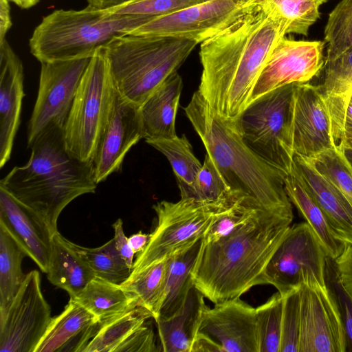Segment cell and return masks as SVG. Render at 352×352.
<instances>
[{"label":"cell","instance_id":"33","mask_svg":"<svg viewBox=\"0 0 352 352\" xmlns=\"http://www.w3.org/2000/svg\"><path fill=\"white\" fill-rule=\"evenodd\" d=\"M25 250L0 225V307L7 306L16 295L25 274L22 262Z\"/></svg>","mask_w":352,"mask_h":352},{"label":"cell","instance_id":"44","mask_svg":"<svg viewBox=\"0 0 352 352\" xmlns=\"http://www.w3.org/2000/svg\"><path fill=\"white\" fill-rule=\"evenodd\" d=\"M157 352L160 351L157 344L155 333L148 320L129 336L115 352Z\"/></svg>","mask_w":352,"mask_h":352},{"label":"cell","instance_id":"49","mask_svg":"<svg viewBox=\"0 0 352 352\" xmlns=\"http://www.w3.org/2000/svg\"><path fill=\"white\" fill-rule=\"evenodd\" d=\"M344 149L352 150V104L349 103L344 118L340 144Z\"/></svg>","mask_w":352,"mask_h":352},{"label":"cell","instance_id":"18","mask_svg":"<svg viewBox=\"0 0 352 352\" xmlns=\"http://www.w3.org/2000/svg\"><path fill=\"white\" fill-rule=\"evenodd\" d=\"M200 331L215 340L224 352H258L256 308L240 298L207 307Z\"/></svg>","mask_w":352,"mask_h":352},{"label":"cell","instance_id":"56","mask_svg":"<svg viewBox=\"0 0 352 352\" xmlns=\"http://www.w3.org/2000/svg\"><path fill=\"white\" fill-rule=\"evenodd\" d=\"M350 104H352V96H351V100H350Z\"/></svg>","mask_w":352,"mask_h":352},{"label":"cell","instance_id":"29","mask_svg":"<svg viewBox=\"0 0 352 352\" xmlns=\"http://www.w3.org/2000/svg\"><path fill=\"white\" fill-rule=\"evenodd\" d=\"M98 321L139 306L120 285L95 276L78 294L70 297Z\"/></svg>","mask_w":352,"mask_h":352},{"label":"cell","instance_id":"21","mask_svg":"<svg viewBox=\"0 0 352 352\" xmlns=\"http://www.w3.org/2000/svg\"><path fill=\"white\" fill-rule=\"evenodd\" d=\"M292 166L335 233L344 243L352 244V206L349 201L311 159L294 155Z\"/></svg>","mask_w":352,"mask_h":352},{"label":"cell","instance_id":"7","mask_svg":"<svg viewBox=\"0 0 352 352\" xmlns=\"http://www.w3.org/2000/svg\"><path fill=\"white\" fill-rule=\"evenodd\" d=\"M116 89L102 48L97 50L82 77L63 127L70 153L93 163L114 107Z\"/></svg>","mask_w":352,"mask_h":352},{"label":"cell","instance_id":"27","mask_svg":"<svg viewBox=\"0 0 352 352\" xmlns=\"http://www.w3.org/2000/svg\"><path fill=\"white\" fill-rule=\"evenodd\" d=\"M202 242L203 238L167 258L164 301L155 320L168 318L184 305L189 289L194 285L191 272Z\"/></svg>","mask_w":352,"mask_h":352},{"label":"cell","instance_id":"55","mask_svg":"<svg viewBox=\"0 0 352 352\" xmlns=\"http://www.w3.org/2000/svg\"><path fill=\"white\" fill-rule=\"evenodd\" d=\"M317 4L320 6H321L322 3H324V2L327 1L328 0H314Z\"/></svg>","mask_w":352,"mask_h":352},{"label":"cell","instance_id":"54","mask_svg":"<svg viewBox=\"0 0 352 352\" xmlns=\"http://www.w3.org/2000/svg\"><path fill=\"white\" fill-rule=\"evenodd\" d=\"M236 3H246L249 2L257 1L258 0H232Z\"/></svg>","mask_w":352,"mask_h":352},{"label":"cell","instance_id":"39","mask_svg":"<svg viewBox=\"0 0 352 352\" xmlns=\"http://www.w3.org/2000/svg\"><path fill=\"white\" fill-rule=\"evenodd\" d=\"M311 160L352 206V165L344 148L338 145Z\"/></svg>","mask_w":352,"mask_h":352},{"label":"cell","instance_id":"26","mask_svg":"<svg viewBox=\"0 0 352 352\" xmlns=\"http://www.w3.org/2000/svg\"><path fill=\"white\" fill-rule=\"evenodd\" d=\"M284 183L291 203L315 232L328 257L333 261L336 260L342 254L346 243L333 230L324 212L293 166L285 176Z\"/></svg>","mask_w":352,"mask_h":352},{"label":"cell","instance_id":"15","mask_svg":"<svg viewBox=\"0 0 352 352\" xmlns=\"http://www.w3.org/2000/svg\"><path fill=\"white\" fill-rule=\"evenodd\" d=\"M345 351V331L333 292L328 286L302 285L298 352Z\"/></svg>","mask_w":352,"mask_h":352},{"label":"cell","instance_id":"20","mask_svg":"<svg viewBox=\"0 0 352 352\" xmlns=\"http://www.w3.org/2000/svg\"><path fill=\"white\" fill-rule=\"evenodd\" d=\"M0 225L8 231L39 269L47 273L52 253L53 234L32 210L1 187Z\"/></svg>","mask_w":352,"mask_h":352},{"label":"cell","instance_id":"28","mask_svg":"<svg viewBox=\"0 0 352 352\" xmlns=\"http://www.w3.org/2000/svg\"><path fill=\"white\" fill-rule=\"evenodd\" d=\"M150 318H153V316L149 311L136 306L98 321L90 330L89 340L82 352H115L129 336Z\"/></svg>","mask_w":352,"mask_h":352},{"label":"cell","instance_id":"19","mask_svg":"<svg viewBox=\"0 0 352 352\" xmlns=\"http://www.w3.org/2000/svg\"><path fill=\"white\" fill-rule=\"evenodd\" d=\"M23 66L5 39L0 42V168L11 157L14 139L21 123Z\"/></svg>","mask_w":352,"mask_h":352},{"label":"cell","instance_id":"30","mask_svg":"<svg viewBox=\"0 0 352 352\" xmlns=\"http://www.w3.org/2000/svg\"><path fill=\"white\" fill-rule=\"evenodd\" d=\"M319 85L337 125L342 126L352 96V47L333 60L324 62Z\"/></svg>","mask_w":352,"mask_h":352},{"label":"cell","instance_id":"8","mask_svg":"<svg viewBox=\"0 0 352 352\" xmlns=\"http://www.w3.org/2000/svg\"><path fill=\"white\" fill-rule=\"evenodd\" d=\"M296 83L252 101L237 119L243 139L258 155L287 175L294 162L291 122Z\"/></svg>","mask_w":352,"mask_h":352},{"label":"cell","instance_id":"37","mask_svg":"<svg viewBox=\"0 0 352 352\" xmlns=\"http://www.w3.org/2000/svg\"><path fill=\"white\" fill-rule=\"evenodd\" d=\"M283 297L278 292L256 308L258 352H280Z\"/></svg>","mask_w":352,"mask_h":352},{"label":"cell","instance_id":"6","mask_svg":"<svg viewBox=\"0 0 352 352\" xmlns=\"http://www.w3.org/2000/svg\"><path fill=\"white\" fill-rule=\"evenodd\" d=\"M198 43L170 37L126 34L102 47L118 92L141 107Z\"/></svg>","mask_w":352,"mask_h":352},{"label":"cell","instance_id":"46","mask_svg":"<svg viewBox=\"0 0 352 352\" xmlns=\"http://www.w3.org/2000/svg\"><path fill=\"white\" fill-rule=\"evenodd\" d=\"M112 227L114 231L113 239L116 250L121 258L132 270L135 254L130 246L128 238L124 234L122 220L118 219L113 223Z\"/></svg>","mask_w":352,"mask_h":352},{"label":"cell","instance_id":"48","mask_svg":"<svg viewBox=\"0 0 352 352\" xmlns=\"http://www.w3.org/2000/svg\"><path fill=\"white\" fill-rule=\"evenodd\" d=\"M10 0H0V42L6 39L12 27Z\"/></svg>","mask_w":352,"mask_h":352},{"label":"cell","instance_id":"31","mask_svg":"<svg viewBox=\"0 0 352 352\" xmlns=\"http://www.w3.org/2000/svg\"><path fill=\"white\" fill-rule=\"evenodd\" d=\"M167 258L135 273L120 284L138 305L149 311L155 320L162 307L166 278Z\"/></svg>","mask_w":352,"mask_h":352},{"label":"cell","instance_id":"17","mask_svg":"<svg viewBox=\"0 0 352 352\" xmlns=\"http://www.w3.org/2000/svg\"><path fill=\"white\" fill-rule=\"evenodd\" d=\"M141 139H144V131L140 107L117 91L112 114L92 163L96 182L98 184L119 172L126 155Z\"/></svg>","mask_w":352,"mask_h":352},{"label":"cell","instance_id":"11","mask_svg":"<svg viewBox=\"0 0 352 352\" xmlns=\"http://www.w3.org/2000/svg\"><path fill=\"white\" fill-rule=\"evenodd\" d=\"M91 57L41 63L37 96L28 123V146L49 127H64Z\"/></svg>","mask_w":352,"mask_h":352},{"label":"cell","instance_id":"52","mask_svg":"<svg viewBox=\"0 0 352 352\" xmlns=\"http://www.w3.org/2000/svg\"><path fill=\"white\" fill-rule=\"evenodd\" d=\"M40 0H10L21 9H29L36 6Z\"/></svg>","mask_w":352,"mask_h":352},{"label":"cell","instance_id":"36","mask_svg":"<svg viewBox=\"0 0 352 352\" xmlns=\"http://www.w3.org/2000/svg\"><path fill=\"white\" fill-rule=\"evenodd\" d=\"M327 55L333 60L352 47V0H341L329 13L324 27Z\"/></svg>","mask_w":352,"mask_h":352},{"label":"cell","instance_id":"9","mask_svg":"<svg viewBox=\"0 0 352 352\" xmlns=\"http://www.w3.org/2000/svg\"><path fill=\"white\" fill-rule=\"evenodd\" d=\"M328 256L307 222L291 226L271 257L264 284L283 296L303 285L327 287Z\"/></svg>","mask_w":352,"mask_h":352},{"label":"cell","instance_id":"51","mask_svg":"<svg viewBox=\"0 0 352 352\" xmlns=\"http://www.w3.org/2000/svg\"><path fill=\"white\" fill-rule=\"evenodd\" d=\"M89 5L100 9H109L133 0H86Z\"/></svg>","mask_w":352,"mask_h":352},{"label":"cell","instance_id":"42","mask_svg":"<svg viewBox=\"0 0 352 352\" xmlns=\"http://www.w3.org/2000/svg\"><path fill=\"white\" fill-rule=\"evenodd\" d=\"M204 1L205 0H133L107 10L116 14L139 15L151 21Z\"/></svg>","mask_w":352,"mask_h":352},{"label":"cell","instance_id":"12","mask_svg":"<svg viewBox=\"0 0 352 352\" xmlns=\"http://www.w3.org/2000/svg\"><path fill=\"white\" fill-rule=\"evenodd\" d=\"M52 318L40 274L32 270L11 302L0 307V351L35 352Z\"/></svg>","mask_w":352,"mask_h":352},{"label":"cell","instance_id":"53","mask_svg":"<svg viewBox=\"0 0 352 352\" xmlns=\"http://www.w3.org/2000/svg\"><path fill=\"white\" fill-rule=\"evenodd\" d=\"M345 155L352 165V150L344 149Z\"/></svg>","mask_w":352,"mask_h":352},{"label":"cell","instance_id":"47","mask_svg":"<svg viewBox=\"0 0 352 352\" xmlns=\"http://www.w3.org/2000/svg\"><path fill=\"white\" fill-rule=\"evenodd\" d=\"M191 352H224V351L211 336L199 331L194 340Z\"/></svg>","mask_w":352,"mask_h":352},{"label":"cell","instance_id":"38","mask_svg":"<svg viewBox=\"0 0 352 352\" xmlns=\"http://www.w3.org/2000/svg\"><path fill=\"white\" fill-rule=\"evenodd\" d=\"M260 1L286 21L287 34L307 36L310 27L320 17V6L314 0Z\"/></svg>","mask_w":352,"mask_h":352},{"label":"cell","instance_id":"2","mask_svg":"<svg viewBox=\"0 0 352 352\" xmlns=\"http://www.w3.org/2000/svg\"><path fill=\"white\" fill-rule=\"evenodd\" d=\"M185 113L234 195L245 206L293 218L285 188L287 175L254 153L244 142L238 120L219 116L195 91Z\"/></svg>","mask_w":352,"mask_h":352},{"label":"cell","instance_id":"35","mask_svg":"<svg viewBox=\"0 0 352 352\" xmlns=\"http://www.w3.org/2000/svg\"><path fill=\"white\" fill-rule=\"evenodd\" d=\"M73 248L87 262L96 276L121 284L131 273L111 239L102 245L89 248L71 242Z\"/></svg>","mask_w":352,"mask_h":352},{"label":"cell","instance_id":"50","mask_svg":"<svg viewBox=\"0 0 352 352\" xmlns=\"http://www.w3.org/2000/svg\"><path fill=\"white\" fill-rule=\"evenodd\" d=\"M150 239V234H145L142 231L131 235L129 238L130 246L134 254L142 252L147 245Z\"/></svg>","mask_w":352,"mask_h":352},{"label":"cell","instance_id":"34","mask_svg":"<svg viewBox=\"0 0 352 352\" xmlns=\"http://www.w3.org/2000/svg\"><path fill=\"white\" fill-rule=\"evenodd\" d=\"M182 199H192L219 211L239 201L228 188L208 155L205 156L192 188L186 197Z\"/></svg>","mask_w":352,"mask_h":352},{"label":"cell","instance_id":"32","mask_svg":"<svg viewBox=\"0 0 352 352\" xmlns=\"http://www.w3.org/2000/svg\"><path fill=\"white\" fill-rule=\"evenodd\" d=\"M146 142L167 158L177 177L181 198L186 197L192 188L202 166V164L195 156L186 135L148 140Z\"/></svg>","mask_w":352,"mask_h":352},{"label":"cell","instance_id":"5","mask_svg":"<svg viewBox=\"0 0 352 352\" xmlns=\"http://www.w3.org/2000/svg\"><path fill=\"white\" fill-rule=\"evenodd\" d=\"M150 21L144 16L116 14L89 5L81 10H56L43 16L29 40L40 62L92 56L114 38Z\"/></svg>","mask_w":352,"mask_h":352},{"label":"cell","instance_id":"23","mask_svg":"<svg viewBox=\"0 0 352 352\" xmlns=\"http://www.w3.org/2000/svg\"><path fill=\"white\" fill-rule=\"evenodd\" d=\"M98 320L72 298L52 317L35 352H82L90 327Z\"/></svg>","mask_w":352,"mask_h":352},{"label":"cell","instance_id":"43","mask_svg":"<svg viewBox=\"0 0 352 352\" xmlns=\"http://www.w3.org/2000/svg\"><path fill=\"white\" fill-rule=\"evenodd\" d=\"M328 263V262H327ZM333 274L327 267V278L330 280L333 292L341 314L346 339V351H352V298L342 288L338 279L335 265L332 266Z\"/></svg>","mask_w":352,"mask_h":352},{"label":"cell","instance_id":"1","mask_svg":"<svg viewBox=\"0 0 352 352\" xmlns=\"http://www.w3.org/2000/svg\"><path fill=\"white\" fill-rule=\"evenodd\" d=\"M287 24L261 1L233 23L202 42L199 91L221 118L237 120Z\"/></svg>","mask_w":352,"mask_h":352},{"label":"cell","instance_id":"57","mask_svg":"<svg viewBox=\"0 0 352 352\" xmlns=\"http://www.w3.org/2000/svg\"><path fill=\"white\" fill-rule=\"evenodd\" d=\"M212 1V0H205V1Z\"/></svg>","mask_w":352,"mask_h":352},{"label":"cell","instance_id":"14","mask_svg":"<svg viewBox=\"0 0 352 352\" xmlns=\"http://www.w3.org/2000/svg\"><path fill=\"white\" fill-rule=\"evenodd\" d=\"M291 135L294 154L310 159L340 144L341 135L319 85L295 84Z\"/></svg>","mask_w":352,"mask_h":352},{"label":"cell","instance_id":"10","mask_svg":"<svg viewBox=\"0 0 352 352\" xmlns=\"http://www.w3.org/2000/svg\"><path fill=\"white\" fill-rule=\"evenodd\" d=\"M157 224L144 250L138 253L131 273L168 258L203 238L219 210L192 199L161 201L153 206Z\"/></svg>","mask_w":352,"mask_h":352},{"label":"cell","instance_id":"41","mask_svg":"<svg viewBox=\"0 0 352 352\" xmlns=\"http://www.w3.org/2000/svg\"><path fill=\"white\" fill-rule=\"evenodd\" d=\"M256 210L238 201L229 208L217 212L206 230L203 243H213L229 235L245 222Z\"/></svg>","mask_w":352,"mask_h":352},{"label":"cell","instance_id":"13","mask_svg":"<svg viewBox=\"0 0 352 352\" xmlns=\"http://www.w3.org/2000/svg\"><path fill=\"white\" fill-rule=\"evenodd\" d=\"M258 2L204 1L155 18L131 34L182 38L201 43L228 28Z\"/></svg>","mask_w":352,"mask_h":352},{"label":"cell","instance_id":"3","mask_svg":"<svg viewBox=\"0 0 352 352\" xmlns=\"http://www.w3.org/2000/svg\"><path fill=\"white\" fill-rule=\"evenodd\" d=\"M293 218L256 210L220 240L203 243L191 272L195 286L214 304L240 298L264 284L265 268Z\"/></svg>","mask_w":352,"mask_h":352},{"label":"cell","instance_id":"22","mask_svg":"<svg viewBox=\"0 0 352 352\" xmlns=\"http://www.w3.org/2000/svg\"><path fill=\"white\" fill-rule=\"evenodd\" d=\"M204 294L193 285L182 307L172 316L155 320L160 351L191 352L208 307Z\"/></svg>","mask_w":352,"mask_h":352},{"label":"cell","instance_id":"45","mask_svg":"<svg viewBox=\"0 0 352 352\" xmlns=\"http://www.w3.org/2000/svg\"><path fill=\"white\" fill-rule=\"evenodd\" d=\"M333 261L340 283L352 298V244L346 243L342 254Z\"/></svg>","mask_w":352,"mask_h":352},{"label":"cell","instance_id":"24","mask_svg":"<svg viewBox=\"0 0 352 352\" xmlns=\"http://www.w3.org/2000/svg\"><path fill=\"white\" fill-rule=\"evenodd\" d=\"M183 88L177 72L170 76L140 107L144 140L176 136L175 118Z\"/></svg>","mask_w":352,"mask_h":352},{"label":"cell","instance_id":"40","mask_svg":"<svg viewBox=\"0 0 352 352\" xmlns=\"http://www.w3.org/2000/svg\"><path fill=\"white\" fill-rule=\"evenodd\" d=\"M300 289L283 297L280 352H298L300 331Z\"/></svg>","mask_w":352,"mask_h":352},{"label":"cell","instance_id":"25","mask_svg":"<svg viewBox=\"0 0 352 352\" xmlns=\"http://www.w3.org/2000/svg\"><path fill=\"white\" fill-rule=\"evenodd\" d=\"M47 274L48 280L66 291L69 297L78 294L95 276L87 262L58 232L53 235Z\"/></svg>","mask_w":352,"mask_h":352},{"label":"cell","instance_id":"16","mask_svg":"<svg viewBox=\"0 0 352 352\" xmlns=\"http://www.w3.org/2000/svg\"><path fill=\"white\" fill-rule=\"evenodd\" d=\"M324 44L320 41L283 38L261 70L253 88L250 102L282 86L308 82L318 76L324 65Z\"/></svg>","mask_w":352,"mask_h":352},{"label":"cell","instance_id":"4","mask_svg":"<svg viewBox=\"0 0 352 352\" xmlns=\"http://www.w3.org/2000/svg\"><path fill=\"white\" fill-rule=\"evenodd\" d=\"M28 147V162L14 166L0 187L32 210L54 235L63 209L77 197L95 192L93 164L69 152L63 128L58 126L45 130Z\"/></svg>","mask_w":352,"mask_h":352}]
</instances>
